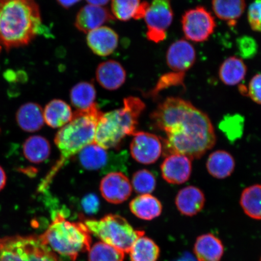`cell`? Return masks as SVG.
I'll return each instance as SVG.
<instances>
[{"label": "cell", "instance_id": "cell-4", "mask_svg": "<svg viewBox=\"0 0 261 261\" xmlns=\"http://www.w3.org/2000/svg\"><path fill=\"white\" fill-rule=\"evenodd\" d=\"M145 107L139 97L130 96L124 99L121 109L103 113L97 123L94 143L106 149L116 148L126 136L136 132Z\"/></svg>", "mask_w": 261, "mask_h": 261}, {"label": "cell", "instance_id": "cell-39", "mask_svg": "<svg viewBox=\"0 0 261 261\" xmlns=\"http://www.w3.org/2000/svg\"><path fill=\"white\" fill-rule=\"evenodd\" d=\"M81 205L85 213L88 215L96 214L100 207L99 198L94 194H88L82 200Z\"/></svg>", "mask_w": 261, "mask_h": 261}, {"label": "cell", "instance_id": "cell-37", "mask_svg": "<svg viewBox=\"0 0 261 261\" xmlns=\"http://www.w3.org/2000/svg\"><path fill=\"white\" fill-rule=\"evenodd\" d=\"M237 48L240 56L244 59L253 58L257 51L256 41L249 36H243L238 39Z\"/></svg>", "mask_w": 261, "mask_h": 261}, {"label": "cell", "instance_id": "cell-35", "mask_svg": "<svg viewBox=\"0 0 261 261\" xmlns=\"http://www.w3.org/2000/svg\"><path fill=\"white\" fill-rule=\"evenodd\" d=\"M185 74L171 72L163 74L160 78L154 89L149 93L153 98L158 96L160 92L171 87H184Z\"/></svg>", "mask_w": 261, "mask_h": 261}, {"label": "cell", "instance_id": "cell-14", "mask_svg": "<svg viewBox=\"0 0 261 261\" xmlns=\"http://www.w3.org/2000/svg\"><path fill=\"white\" fill-rule=\"evenodd\" d=\"M87 43L98 56H109L118 47L119 35L112 28L102 26L88 33Z\"/></svg>", "mask_w": 261, "mask_h": 261}, {"label": "cell", "instance_id": "cell-23", "mask_svg": "<svg viewBox=\"0 0 261 261\" xmlns=\"http://www.w3.org/2000/svg\"><path fill=\"white\" fill-rule=\"evenodd\" d=\"M247 71L246 65L242 59L231 57L222 63L218 74L222 83L227 86H233L244 80Z\"/></svg>", "mask_w": 261, "mask_h": 261}, {"label": "cell", "instance_id": "cell-36", "mask_svg": "<svg viewBox=\"0 0 261 261\" xmlns=\"http://www.w3.org/2000/svg\"><path fill=\"white\" fill-rule=\"evenodd\" d=\"M240 92L243 95L249 96L253 102L261 105V73L254 75L247 88L241 86Z\"/></svg>", "mask_w": 261, "mask_h": 261}, {"label": "cell", "instance_id": "cell-43", "mask_svg": "<svg viewBox=\"0 0 261 261\" xmlns=\"http://www.w3.org/2000/svg\"><path fill=\"white\" fill-rule=\"evenodd\" d=\"M175 261H197L195 257L192 255L190 253L186 252L179 257L177 260Z\"/></svg>", "mask_w": 261, "mask_h": 261}, {"label": "cell", "instance_id": "cell-20", "mask_svg": "<svg viewBox=\"0 0 261 261\" xmlns=\"http://www.w3.org/2000/svg\"><path fill=\"white\" fill-rule=\"evenodd\" d=\"M73 116L71 107L64 100L54 99L44 110V122L53 128H62L69 123Z\"/></svg>", "mask_w": 261, "mask_h": 261}, {"label": "cell", "instance_id": "cell-2", "mask_svg": "<svg viewBox=\"0 0 261 261\" xmlns=\"http://www.w3.org/2000/svg\"><path fill=\"white\" fill-rule=\"evenodd\" d=\"M42 26L35 0H0V45L7 50L25 46L34 40Z\"/></svg>", "mask_w": 261, "mask_h": 261}, {"label": "cell", "instance_id": "cell-12", "mask_svg": "<svg viewBox=\"0 0 261 261\" xmlns=\"http://www.w3.org/2000/svg\"><path fill=\"white\" fill-rule=\"evenodd\" d=\"M191 160L181 154L168 155L161 166L163 178L172 185L185 184L190 178L192 174Z\"/></svg>", "mask_w": 261, "mask_h": 261}, {"label": "cell", "instance_id": "cell-44", "mask_svg": "<svg viewBox=\"0 0 261 261\" xmlns=\"http://www.w3.org/2000/svg\"><path fill=\"white\" fill-rule=\"evenodd\" d=\"M2 45H0V51H1V50H2Z\"/></svg>", "mask_w": 261, "mask_h": 261}, {"label": "cell", "instance_id": "cell-11", "mask_svg": "<svg viewBox=\"0 0 261 261\" xmlns=\"http://www.w3.org/2000/svg\"><path fill=\"white\" fill-rule=\"evenodd\" d=\"M166 59V63L173 72L185 74L195 63V48L184 39L176 41L169 46Z\"/></svg>", "mask_w": 261, "mask_h": 261}, {"label": "cell", "instance_id": "cell-8", "mask_svg": "<svg viewBox=\"0 0 261 261\" xmlns=\"http://www.w3.org/2000/svg\"><path fill=\"white\" fill-rule=\"evenodd\" d=\"M182 30L188 40L201 42L213 34L216 22L214 16L203 6L186 12L181 18Z\"/></svg>", "mask_w": 261, "mask_h": 261}, {"label": "cell", "instance_id": "cell-9", "mask_svg": "<svg viewBox=\"0 0 261 261\" xmlns=\"http://www.w3.org/2000/svg\"><path fill=\"white\" fill-rule=\"evenodd\" d=\"M133 136L130 145L133 158L144 165L153 164L158 161L163 151L162 143L159 137L143 132H136Z\"/></svg>", "mask_w": 261, "mask_h": 261}, {"label": "cell", "instance_id": "cell-40", "mask_svg": "<svg viewBox=\"0 0 261 261\" xmlns=\"http://www.w3.org/2000/svg\"><path fill=\"white\" fill-rule=\"evenodd\" d=\"M57 2L62 7L69 9L81 2V0H57Z\"/></svg>", "mask_w": 261, "mask_h": 261}, {"label": "cell", "instance_id": "cell-22", "mask_svg": "<svg viewBox=\"0 0 261 261\" xmlns=\"http://www.w3.org/2000/svg\"><path fill=\"white\" fill-rule=\"evenodd\" d=\"M129 208L132 213L140 219L152 220L161 215L163 207L161 202L154 196L143 194L130 201Z\"/></svg>", "mask_w": 261, "mask_h": 261}, {"label": "cell", "instance_id": "cell-7", "mask_svg": "<svg viewBox=\"0 0 261 261\" xmlns=\"http://www.w3.org/2000/svg\"><path fill=\"white\" fill-rule=\"evenodd\" d=\"M173 16L171 0H152L144 17L148 40L155 43L165 40Z\"/></svg>", "mask_w": 261, "mask_h": 261}, {"label": "cell", "instance_id": "cell-5", "mask_svg": "<svg viewBox=\"0 0 261 261\" xmlns=\"http://www.w3.org/2000/svg\"><path fill=\"white\" fill-rule=\"evenodd\" d=\"M40 237L54 252L73 261L90 249L91 238L86 225L66 220L61 212L54 215L50 226Z\"/></svg>", "mask_w": 261, "mask_h": 261}, {"label": "cell", "instance_id": "cell-6", "mask_svg": "<svg viewBox=\"0 0 261 261\" xmlns=\"http://www.w3.org/2000/svg\"><path fill=\"white\" fill-rule=\"evenodd\" d=\"M84 224L94 236L126 253L129 252L135 241L145 234L143 231L134 229L119 215H107L99 220H87Z\"/></svg>", "mask_w": 261, "mask_h": 261}, {"label": "cell", "instance_id": "cell-27", "mask_svg": "<svg viewBox=\"0 0 261 261\" xmlns=\"http://www.w3.org/2000/svg\"><path fill=\"white\" fill-rule=\"evenodd\" d=\"M0 261H28L24 237L0 238Z\"/></svg>", "mask_w": 261, "mask_h": 261}, {"label": "cell", "instance_id": "cell-28", "mask_svg": "<svg viewBox=\"0 0 261 261\" xmlns=\"http://www.w3.org/2000/svg\"><path fill=\"white\" fill-rule=\"evenodd\" d=\"M240 205L244 213L254 220H261V185H254L244 189Z\"/></svg>", "mask_w": 261, "mask_h": 261}, {"label": "cell", "instance_id": "cell-24", "mask_svg": "<svg viewBox=\"0 0 261 261\" xmlns=\"http://www.w3.org/2000/svg\"><path fill=\"white\" fill-rule=\"evenodd\" d=\"M109 155L107 149L93 143L85 147L79 153V160L85 169L97 171L105 167L109 162Z\"/></svg>", "mask_w": 261, "mask_h": 261}, {"label": "cell", "instance_id": "cell-15", "mask_svg": "<svg viewBox=\"0 0 261 261\" xmlns=\"http://www.w3.org/2000/svg\"><path fill=\"white\" fill-rule=\"evenodd\" d=\"M96 77L101 87L113 91L119 89L125 83L126 72L119 62L109 60L98 65Z\"/></svg>", "mask_w": 261, "mask_h": 261}, {"label": "cell", "instance_id": "cell-18", "mask_svg": "<svg viewBox=\"0 0 261 261\" xmlns=\"http://www.w3.org/2000/svg\"><path fill=\"white\" fill-rule=\"evenodd\" d=\"M194 253L198 261H220L224 253L223 244L213 234H202L196 240Z\"/></svg>", "mask_w": 261, "mask_h": 261}, {"label": "cell", "instance_id": "cell-13", "mask_svg": "<svg viewBox=\"0 0 261 261\" xmlns=\"http://www.w3.org/2000/svg\"><path fill=\"white\" fill-rule=\"evenodd\" d=\"M114 19L115 18L109 9L103 6L88 5L77 12L74 25L78 31L88 34Z\"/></svg>", "mask_w": 261, "mask_h": 261}, {"label": "cell", "instance_id": "cell-25", "mask_svg": "<svg viewBox=\"0 0 261 261\" xmlns=\"http://www.w3.org/2000/svg\"><path fill=\"white\" fill-rule=\"evenodd\" d=\"M22 150L26 159L32 163H41L49 158L51 146L48 140L41 136H33L25 140Z\"/></svg>", "mask_w": 261, "mask_h": 261}, {"label": "cell", "instance_id": "cell-45", "mask_svg": "<svg viewBox=\"0 0 261 261\" xmlns=\"http://www.w3.org/2000/svg\"><path fill=\"white\" fill-rule=\"evenodd\" d=\"M260 261H261V257H260Z\"/></svg>", "mask_w": 261, "mask_h": 261}, {"label": "cell", "instance_id": "cell-10", "mask_svg": "<svg viewBox=\"0 0 261 261\" xmlns=\"http://www.w3.org/2000/svg\"><path fill=\"white\" fill-rule=\"evenodd\" d=\"M132 190L128 178L121 172H110L100 182L101 194L110 203H123L132 195Z\"/></svg>", "mask_w": 261, "mask_h": 261}, {"label": "cell", "instance_id": "cell-41", "mask_svg": "<svg viewBox=\"0 0 261 261\" xmlns=\"http://www.w3.org/2000/svg\"><path fill=\"white\" fill-rule=\"evenodd\" d=\"M6 181H7V177H6V172L2 166H0V191L5 188Z\"/></svg>", "mask_w": 261, "mask_h": 261}, {"label": "cell", "instance_id": "cell-29", "mask_svg": "<svg viewBox=\"0 0 261 261\" xmlns=\"http://www.w3.org/2000/svg\"><path fill=\"white\" fill-rule=\"evenodd\" d=\"M24 242L28 261H60L47 245L40 237H24Z\"/></svg>", "mask_w": 261, "mask_h": 261}, {"label": "cell", "instance_id": "cell-34", "mask_svg": "<svg viewBox=\"0 0 261 261\" xmlns=\"http://www.w3.org/2000/svg\"><path fill=\"white\" fill-rule=\"evenodd\" d=\"M156 178L154 174L147 169H142L134 174L132 187L138 194H150L155 190Z\"/></svg>", "mask_w": 261, "mask_h": 261}, {"label": "cell", "instance_id": "cell-31", "mask_svg": "<svg viewBox=\"0 0 261 261\" xmlns=\"http://www.w3.org/2000/svg\"><path fill=\"white\" fill-rule=\"evenodd\" d=\"M244 118L238 114H228L219 124V128L229 141L233 142L242 136Z\"/></svg>", "mask_w": 261, "mask_h": 261}, {"label": "cell", "instance_id": "cell-26", "mask_svg": "<svg viewBox=\"0 0 261 261\" xmlns=\"http://www.w3.org/2000/svg\"><path fill=\"white\" fill-rule=\"evenodd\" d=\"M71 104L77 110H86L95 105L96 90L90 82H81L70 90Z\"/></svg>", "mask_w": 261, "mask_h": 261}, {"label": "cell", "instance_id": "cell-3", "mask_svg": "<svg viewBox=\"0 0 261 261\" xmlns=\"http://www.w3.org/2000/svg\"><path fill=\"white\" fill-rule=\"evenodd\" d=\"M102 114L97 103L86 110H76L71 121L59 130L55 143L60 150V158L42 181L40 191L48 187L52 179L70 158L94 143L97 123Z\"/></svg>", "mask_w": 261, "mask_h": 261}, {"label": "cell", "instance_id": "cell-17", "mask_svg": "<svg viewBox=\"0 0 261 261\" xmlns=\"http://www.w3.org/2000/svg\"><path fill=\"white\" fill-rule=\"evenodd\" d=\"M16 120L19 126L24 132H36L44 126V111L37 103H25L16 112Z\"/></svg>", "mask_w": 261, "mask_h": 261}, {"label": "cell", "instance_id": "cell-30", "mask_svg": "<svg viewBox=\"0 0 261 261\" xmlns=\"http://www.w3.org/2000/svg\"><path fill=\"white\" fill-rule=\"evenodd\" d=\"M129 252L132 261H156L159 257L160 249L151 239L142 236L133 244Z\"/></svg>", "mask_w": 261, "mask_h": 261}, {"label": "cell", "instance_id": "cell-33", "mask_svg": "<svg viewBox=\"0 0 261 261\" xmlns=\"http://www.w3.org/2000/svg\"><path fill=\"white\" fill-rule=\"evenodd\" d=\"M140 5V0H112V14L114 18L127 21L135 18Z\"/></svg>", "mask_w": 261, "mask_h": 261}, {"label": "cell", "instance_id": "cell-38", "mask_svg": "<svg viewBox=\"0 0 261 261\" xmlns=\"http://www.w3.org/2000/svg\"><path fill=\"white\" fill-rule=\"evenodd\" d=\"M247 18L252 30L261 32V0H254L250 5Z\"/></svg>", "mask_w": 261, "mask_h": 261}, {"label": "cell", "instance_id": "cell-19", "mask_svg": "<svg viewBox=\"0 0 261 261\" xmlns=\"http://www.w3.org/2000/svg\"><path fill=\"white\" fill-rule=\"evenodd\" d=\"M236 165V161L229 152L224 150H218L208 156L206 168L212 177L224 179L233 174Z\"/></svg>", "mask_w": 261, "mask_h": 261}, {"label": "cell", "instance_id": "cell-42", "mask_svg": "<svg viewBox=\"0 0 261 261\" xmlns=\"http://www.w3.org/2000/svg\"><path fill=\"white\" fill-rule=\"evenodd\" d=\"M86 1L91 5L103 6L107 5L110 0H86Z\"/></svg>", "mask_w": 261, "mask_h": 261}, {"label": "cell", "instance_id": "cell-32", "mask_svg": "<svg viewBox=\"0 0 261 261\" xmlns=\"http://www.w3.org/2000/svg\"><path fill=\"white\" fill-rule=\"evenodd\" d=\"M89 261H123L124 252L105 243H97L90 249Z\"/></svg>", "mask_w": 261, "mask_h": 261}, {"label": "cell", "instance_id": "cell-1", "mask_svg": "<svg viewBox=\"0 0 261 261\" xmlns=\"http://www.w3.org/2000/svg\"><path fill=\"white\" fill-rule=\"evenodd\" d=\"M151 118L155 127L165 133V148L169 154L199 159L216 143L210 117L180 97L166 98L152 113Z\"/></svg>", "mask_w": 261, "mask_h": 261}, {"label": "cell", "instance_id": "cell-21", "mask_svg": "<svg viewBox=\"0 0 261 261\" xmlns=\"http://www.w3.org/2000/svg\"><path fill=\"white\" fill-rule=\"evenodd\" d=\"M245 0H212V9L217 17L231 27L237 24L246 9Z\"/></svg>", "mask_w": 261, "mask_h": 261}, {"label": "cell", "instance_id": "cell-16", "mask_svg": "<svg viewBox=\"0 0 261 261\" xmlns=\"http://www.w3.org/2000/svg\"><path fill=\"white\" fill-rule=\"evenodd\" d=\"M175 201L176 206L181 214L193 217L203 210L205 197L200 188L189 186L179 191Z\"/></svg>", "mask_w": 261, "mask_h": 261}]
</instances>
